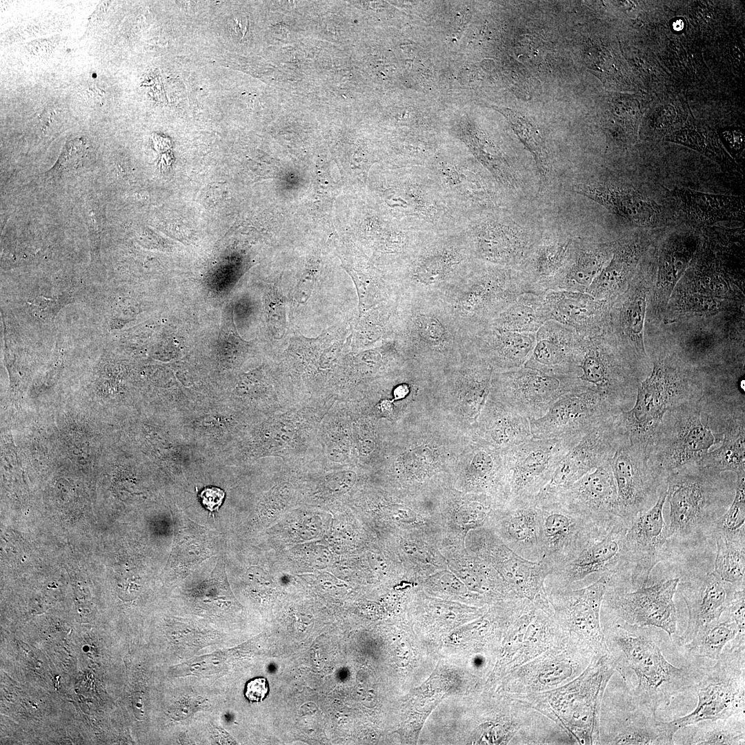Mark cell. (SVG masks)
Wrapping results in <instances>:
<instances>
[{
  "label": "cell",
  "instance_id": "cell-22",
  "mask_svg": "<svg viewBox=\"0 0 745 745\" xmlns=\"http://www.w3.org/2000/svg\"><path fill=\"white\" fill-rule=\"evenodd\" d=\"M628 526L619 519L593 537L573 559L547 576L546 592L573 589L575 583L593 574L622 573L626 568L624 541Z\"/></svg>",
  "mask_w": 745,
  "mask_h": 745
},
{
  "label": "cell",
  "instance_id": "cell-48",
  "mask_svg": "<svg viewBox=\"0 0 745 745\" xmlns=\"http://www.w3.org/2000/svg\"><path fill=\"white\" fill-rule=\"evenodd\" d=\"M499 464L497 457L490 451L483 448L475 451L467 471L473 486L481 490H495L499 479L505 482L507 486L506 477L499 476Z\"/></svg>",
  "mask_w": 745,
  "mask_h": 745
},
{
  "label": "cell",
  "instance_id": "cell-43",
  "mask_svg": "<svg viewBox=\"0 0 745 745\" xmlns=\"http://www.w3.org/2000/svg\"><path fill=\"white\" fill-rule=\"evenodd\" d=\"M507 119L515 133L533 155L540 179V186L548 182L551 163L544 138L532 121L510 109L499 110Z\"/></svg>",
  "mask_w": 745,
  "mask_h": 745
},
{
  "label": "cell",
  "instance_id": "cell-1",
  "mask_svg": "<svg viewBox=\"0 0 745 745\" xmlns=\"http://www.w3.org/2000/svg\"><path fill=\"white\" fill-rule=\"evenodd\" d=\"M602 626L616 672L621 675L628 668L637 677V686H631L628 693L633 704L656 712L693 688L700 670L692 666L678 668L668 662L648 627L611 621Z\"/></svg>",
  "mask_w": 745,
  "mask_h": 745
},
{
  "label": "cell",
  "instance_id": "cell-58",
  "mask_svg": "<svg viewBox=\"0 0 745 745\" xmlns=\"http://www.w3.org/2000/svg\"><path fill=\"white\" fill-rule=\"evenodd\" d=\"M132 705L135 716L138 719H142L144 715L143 702L141 694L136 693L132 697Z\"/></svg>",
  "mask_w": 745,
  "mask_h": 745
},
{
  "label": "cell",
  "instance_id": "cell-8",
  "mask_svg": "<svg viewBox=\"0 0 745 745\" xmlns=\"http://www.w3.org/2000/svg\"><path fill=\"white\" fill-rule=\"evenodd\" d=\"M704 397L667 411L648 453L652 468L666 481L667 475L687 464L697 463L722 435L713 432L706 415Z\"/></svg>",
  "mask_w": 745,
  "mask_h": 745
},
{
  "label": "cell",
  "instance_id": "cell-56",
  "mask_svg": "<svg viewBox=\"0 0 745 745\" xmlns=\"http://www.w3.org/2000/svg\"><path fill=\"white\" fill-rule=\"evenodd\" d=\"M356 474L352 471H343L332 475L328 484L335 490H347L355 483Z\"/></svg>",
  "mask_w": 745,
  "mask_h": 745
},
{
  "label": "cell",
  "instance_id": "cell-7",
  "mask_svg": "<svg viewBox=\"0 0 745 745\" xmlns=\"http://www.w3.org/2000/svg\"><path fill=\"white\" fill-rule=\"evenodd\" d=\"M704 396L678 368L662 359L654 361L649 375L637 388L633 407L622 411V423L632 444L648 451L664 414Z\"/></svg>",
  "mask_w": 745,
  "mask_h": 745
},
{
  "label": "cell",
  "instance_id": "cell-3",
  "mask_svg": "<svg viewBox=\"0 0 745 745\" xmlns=\"http://www.w3.org/2000/svg\"><path fill=\"white\" fill-rule=\"evenodd\" d=\"M476 261L464 228L429 234L390 272L388 282L398 296L441 299Z\"/></svg>",
  "mask_w": 745,
  "mask_h": 745
},
{
  "label": "cell",
  "instance_id": "cell-2",
  "mask_svg": "<svg viewBox=\"0 0 745 745\" xmlns=\"http://www.w3.org/2000/svg\"><path fill=\"white\" fill-rule=\"evenodd\" d=\"M615 673V662L606 653L595 656L579 676L559 688L535 693L507 694L555 721L577 744H601L602 703Z\"/></svg>",
  "mask_w": 745,
  "mask_h": 745
},
{
  "label": "cell",
  "instance_id": "cell-34",
  "mask_svg": "<svg viewBox=\"0 0 745 745\" xmlns=\"http://www.w3.org/2000/svg\"><path fill=\"white\" fill-rule=\"evenodd\" d=\"M671 197L680 212L695 226L744 220V202L741 196L712 194L686 187H676L672 190Z\"/></svg>",
  "mask_w": 745,
  "mask_h": 745
},
{
  "label": "cell",
  "instance_id": "cell-41",
  "mask_svg": "<svg viewBox=\"0 0 745 745\" xmlns=\"http://www.w3.org/2000/svg\"><path fill=\"white\" fill-rule=\"evenodd\" d=\"M494 408L485 430L496 445L507 450L533 437L527 417L507 406Z\"/></svg>",
  "mask_w": 745,
  "mask_h": 745
},
{
  "label": "cell",
  "instance_id": "cell-15",
  "mask_svg": "<svg viewBox=\"0 0 745 745\" xmlns=\"http://www.w3.org/2000/svg\"><path fill=\"white\" fill-rule=\"evenodd\" d=\"M622 410L599 392L579 386L559 397L543 416L530 420L532 436L580 440Z\"/></svg>",
  "mask_w": 745,
  "mask_h": 745
},
{
  "label": "cell",
  "instance_id": "cell-55",
  "mask_svg": "<svg viewBox=\"0 0 745 745\" xmlns=\"http://www.w3.org/2000/svg\"><path fill=\"white\" fill-rule=\"evenodd\" d=\"M349 453V446L344 438L335 437L330 439L326 447V453L328 458L336 462H341L346 459Z\"/></svg>",
  "mask_w": 745,
  "mask_h": 745
},
{
  "label": "cell",
  "instance_id": "cell-14",
  "mask_svg": "<svg viewBox=\"0 0 745 745\" xmlns=\"http://www.w3.org/2000/svg\"><path fill=\"white\" fill-rule=\"evenodd\" d=\"M622 411L586 434L562 457L549 482L535 497L538 505L555 500L582 477L611 458L627 436Z\"/></svg>",
  "mask_w": 745,
  "mask_h": 745
},
{
  "label": "cell",
  "instance_id": "cell-5",
  "mask_svg": "<svg viewBox=\"0 0 745 745\" xmlns=\"http://www.w3.org/2000/svg\"><path fill=\"white\" fill-rule=\"evenodd\" d=\"M392 337L399 353L443 361L464 354L469 339L441 299L399 296Z\"/></svg>",
  "mask_w": 745,
  "mask_h": 745
},
{
  "label": "cell",
  "instance_id": "cell-20",
  "mask_svg": "<svg viewBox=\"0 0 745 745\" xmlns=\"http://www.w3.org/2000/svg\"><path fill=\"white\" fill-rule=\"evenodd\" d=\"M595 656L568 639L511 670L501 679V688L514 695L555 689L579 676Z\"/></svg>",
  "mask_w": 745,
  "mask_h": 745
},
{
  "label": "cell",
  "instance_id": "cell-12",
  "mask_svg": "<svg viewBox=\"0 0 745 745\" xmlns=\"http://www.w3.org/2000/svg\"><path fill=\"white\" fill-rule=\"evenodd\" d=\"M666 495L665 483L655 503L630 522L624 541L626 568L615 583L626 578L633 589L644 587L655 566L670 557L668 525L663 516Z\"/></svg>",
  "mask_w": 745,
  "mask_h": 745
},
{
  "label": "cell",
  "instance_id": "cell-17",
  "mask_svg": "<svg viewBox=\"0 0 745 745\" xmlns=\"http://www.w3.org/2000/svg\"><path fill=\"white\" fill-rule=\"evenodd\" d=\"M579 441L532 437L506 450L508 501L535 499L550 480L559 461Z\"/></svg>",
  "mask_w": 745,
  "mask_h": 745
},
{
  "label": "cell",
  "instance_id": "cell-27",
  "mask_svg": "<svg viewBox=\"0 0 745 745\" xmlns=\"http://www.w3.org/2000/svg\"><path fill=\"white\" fill-rule=\"evenodd\" d=\"M573 189L632 224L655 228L666 222L663 208L630 186L609 181L591 182L576 184Z\"/></svg>",
  "mask_w": 745,
  "mask_h": 745
},
{
  "label": "cell",
  "instance_id": "cell-36",
  "mask_svg": "<svg viewBox=\"0 0 745 745\" xmlns=\"http://www.w3.org/2000/svg\"><path fill=\"white\" fill-rule=\"evenodd\" d=\"M644 246L640 237L617 241L611 258L586 292L605 301L616 295L637 263Z\"/></svg>",
  "mask_w": 745,
  "mask_h": 745
},
{
  "label": "cell",
  "instance_id": "cell-57",
  "mask_svg": "<svg viewBox=\"0 0 745 745\" xmlns=\"http://www.w3.org/2000/svg\"><path fill=\"white\" fill-rule=\"evenodd\" d=\"M723 137L727 144L735 151L741 150L744 146V135L740 130H730L723 132Z\"/></svg>",
  "mask_w": 745,
  "mask_h": 745
},
{
  "label": "cell",
  "instance_id": "cell-6",
  "mask_svg": "<svg viewBox=\"0 0 745 745\" xmlns=\"http://www.w3.org/2000/svg\"><path fill=\"white\" fill-rule=\"evenodd\" d=\"M524 292L515 269L477 260L441 299L470 339Z\"/></svg>",
  "mask_w": 745,
  "mask_h": 745
},
{
  "label": "cell",
  "instance_id": "cell-37",
  "mask_svg": "<svg viewBox=\"0 0 745 745\" xmlns=\"http://www.w3.org/2000/svg\"><path fill=\"white\" fill-rule=\"evenodd\" d=\"M568 642V636L557 622L553 613L546 612L536 606L533 617L527 626L520 650L511 663L510 672L546 651Z\"/></svg>",
  "mask_w": 745,
  "mask_h": 745
},
{
  "label": "cell",
  "instance_id": "cell-29",
  "mask_svg": "<svg viewBox=\"0 0 745 745\" xmlns=\"http://www.w3.org/2000/svg\"><path fill=\"white\" fill-rule=\"evenodd\" d=\"M557 500L575 508L600 526H610L622 519L617 486L608 461L582 477L554 501Z\"/></svg>",
  "mask_w": 745,
  "mask_h": 745
},
{
  "label": "cell",
  "instance_id": "cell-59",
  "mask_svg": "<svg viewBox=\"0 0 745 745\" xmlns=\"http://www.w3.org/2000/svg\"><path fill=\"white\" fill-rule=\"evenodd\" d=\"M673 26L674 30L679 31L680 30H682L684 27L683 21L682 20L677 19L673 23Z\"/></svg>",
  "mask_w": 745,
  "mask_h": 745
},
{
  "label": "cell",
  "instance_id": "cell-52",
  "mask_svg": "<svg viewBox=\"0 0 745 745\" xmlns=\"http://www.w3.org/2000/svg\"><path fill=\"white\" fill-rule=\"evenodd\" d=\"M745 590L744 588L735 590L733 597L726 611L728 618L733 621L739 630L745 633Z\"/></svg>",
  "mask_w": 745,
  "mask_h": 745
},
{
  "label": "cell",
  "instance_id": "cell-46",
  "mask_svg": "<svg viewBox=\"0 0 745 745\" xmlns=\"http://www.w3.org/2000/svg\"><path fill=\"white\" fill-rule=\"evenodd\" d=\"M712 534L728 540L745 542V477H737L733 501L717 519Z\"/></svg>",
  "mask_w": 745,
  "mask_h": 745
},
{
  "label": "cell",
  "instance_id": "cell-16",
  "mask_svg": "<svg viewBox=\"0 0 745 745\" xmlns=\"http://www.w3.org/2000/svg\"><path fill=\"white\" fill-rule=\"evenodd\" d=\"M538 506L540 562L548 566L550 574L573 559L593 537L617 522L600 526L560 500Z\"/></svg>",
  "mask_w": 745,
  "mask_h": 745
},
{
  "label": "cell",
  "instance_id": "cell-28",
  "mask_svg": "<svg viewBox=\"0 0 745 745\" xmlns=\"http://www.w3.org/2000/svg\"><path fill=\"white\" fill-rule=\"evenodd\" d=\"M577 244L571 239L553 238L533 246L516 269L524 292L543 295L559 290L572 261Z\"/></svg>",
  "mask_w": 745,
  "mask_h": 745
},
{
  "label": "cell",
  "instance_id": "cell-32",
  "mask_svg": "<svg viewBox=\"0 0 745 745\" xmlns=\"http://www.w3.org/2000/svg\"><path fill=\"white\" fill-rule=\"evenodd\" d=\"M548 320H554L579 335L602 330L606 320L608 301L586 292L551 290L542 295Z\"/></svg>",
  "mask_w": 745,
  "mask_h": 745
},
{
  "label": "cell",
  "instance_id": "cell-31",
  "mask_svg": "<svg viewBox=\"0 0 745 745\" xmlns=\"http://www.w3.org/2000/svg\"><path fill=\"white\" fill-rule=\"evenodd\" d=\"M535 339L534 332H513L487 324L470 338L469 344L493 371H504L524 366Z\"/></svg>",
  "mask_w": 745,
  "mask_h": 745
},
{
  "label": "cell",
  "instance_id": "cell-24",
  "mask_svg": "<svg viewBox=\"0 0 745 745\" xmlns=\"http://www.w3.org/2000/svg\"><path fill=\"white\" fill-rule=\"evenodd\" d=\"M623 705L606 692L599 718L601 744H674L678 731L671 722H661L656 712L633 704Z\"/></svg>",
  "mask_w": 745,
  "mask_h": 745
},
{
  "label": "cell",
  "instance_id": "cell-21",
  "mask_svg": "<svg viewBox=\"0 0 745 745\" xmlns=\"http://www.w3.org/2000/svg\"><path fill=\"white\" fill-rule=\"evenodd\" d=\"M608 462L617 486L619 515L629 524L655 503L666 481L649 464L646 449L632 444L627 436Z\"/></svg>",
  "mask_w": 745,
  "mask_h": 745
},
{
  "label": "cell",
  "instance_id": "cell-49",
  "mask_svg": "<svg viewBox=\"0 0 745 745\" xmlns=\"http://www.w3.org/2000/svg\"><path fill=\"white\" fill-rule=\"evenodd\" d=\"M668 139L704 153L726 171L738 170L735 163L722 149L712 143L711 140L708 141L706 136L701 134L696 128H683L671 134Z\"/></svg>",
  "mask_w": 745,
  "mask_h": 745
},
{
  "label": "cell",
  "instance_id": "cell-4",
  "mask_svg": "<svg viewBox=\"0 0 745 745\" xmlns=\"http://www.w3.org/2000/svg\"><path fill=\"white\" fill-rule=\"evenodd\" d=\"M723 473L693 463L667 475L670 541L690 542L713 533L719 513L728 504L730 489Z\"/></svg>",
  "mask_w": 745,
  "mask_h": 745
},
{
  "label": "cell",
  "instance_id": "cell-39",
  "mask_svg": "<svg viewBox=\"0 0 745 745\" xmlns=\"http://www.w3.org/2000/svg\"><path fill=\"white\" fill-rule=\"evenodd\" d=\"M698 236L692 231L670 235L664 242L659 261L658 283L668 290L674 287L697 250Z\"/></svg>",
  "mask_w": 745,
  "mask_h": 745
},
{
  "label": "cell",
  "instance_id": "cell-38",
  "mask_svg": "<svg viewBox=\"0 0 745 745\" xmlns=\"http://www.w3.org/2000/svg\"><path fill=\"white\" fill-rule=\"evenodd\" d=\"M616 243L577 245L559 290L586 292L611 258Z\"/></svg>",
  "mask_w": 745,
  "mask_h": 745
},
{
  "label": "cell",
  "instance_id": "cell-18",
  "mask_svg": "<svg viewBox=\"0 0 745 745\" xmlns=\"http://www.w3.org/2000/svg\"><path fill=\"white\" fill-rule=\"evenodd\" d=\"M679 582V578L668 579L631 592L608 587L602 608L608 612L609 621L657 627L672 639L677 622L673 598Z\"/></svg>",
  "mask_w": 745,
  "mask_h": 745
},
{
  "label": "cell",
  "instance_id": "cell-9",
  "mask_svg": "<svg viewBox=\"0 0 745 745\" xmlns=\"http://www.w3.org/2000/svg\"><path fill=\"white\" fill-rule=\"evenodd\" d=\"M711 667L699 671L693 685L695 709L671 723L677 730L709 719L744 715L745 644L730 642Z\"/></svg>",
  "mask_w": 745,
  "mask_h": 745
},
{
  "label": "cell",
  "instance_id": "cell-53",
  "mask_svg": "<svg viewBox=\"0 0 745 745\" xmlns=\"http://www.w3.org/2000/svg\"><path fill=\"white\" fill-rule=\"evenodd\" d=\"M268 692L267 680L264 677H255L247 682L244 695L251 702H261Z\"/></svg>",
  "mask_w": 745,
  "mask_h": 745
},
{
  "label": "cell",
  "instance_id": "cell-25",
  "mask_svg": "<svg viewBox=\"0 0 745 745\" xmlns=\"http://www.w3.org/2000/svg\"><path fill=\"white\" fill-rule=\"evenodd\" d=\"M481 536L479 552L495 566L516 597L527 599L537 607L552 613L545 587L546 578L551 573L548 566L542 562L522 557L490 534Z\"/></svg>",
  "mask_w": 745,
  "mask_h": 745
},
{
  "label": "cell",
  "instance_id": "cell-54",
  "mask_svg": "<svg viewBox=\"0 0 745 745\" xmlns=\"http://www.w3.org/2000/svg\"><path fill=\"white\" fill-rule=\"evenodd\" d=\"M224 496V491L216 486L206 487L199 495L203 506L212 512L218 510L222 504Z\"/></svg>",
  "mask_w": 745,
  "mask_h": 745
},
{
  "label": "cell",
  "instance_id": "cell-23",
  "mask_svg": "<svg viewBox=\"0 0 745 745\" xmlns=\"http://www.w3.org/2000/svg\"><path fill=\"white\" fill-rule=\"evenodd\" d=\"M495 212L470 220L464 230L476 260L516 269L535 241L524 228Z\"/></svg>",
  "mask_w": 745,
  "mask_h": 745
},
{
  "label": "cell",
  "instance_id": "cell-40",
  "mask_svg": "<svg viewBox=\"0 0 745 745\" xmlns=\"http://www.w3.org/2000/svg\"><path fill=\"white\" fill-rule=\"evenodd\" d=\"M547 320L542 295L524 292L488 324L513 332L536 333Z\"/></svg>",
  "mask_w": 745,
  "mask_h": 745
},
{
  "label": "cell",
  "instance_id": "cell-10",
  "mask_svg": "<svg viewBox=\"0 0 745 745\" xmlns=\"http://www.w3.org/2000/svg\"><path fill=\"white\" fill-rule=\"evenodd\" d=\"M601 330L579 335L575 377L582 386L599 392L624 410L635 397L633 369L624 353Z\"/></svg>",
  "mask_w": 745,
  "mask_h": 745
},
{
  "label": "cell",
  "instance_id": "cell-33",
  "mask_svg": "<svg viewBox=\"0 0 745 745\" xmlns=\"http://www.w3.org/2000/svg\"><path fill=\"white\" fill-rule=\"evenodd\" d=\"M495 518L506 546L522 557L540 562L539 506L535 499H510Z\"/></svg>",
  "mask_w": 745,
  "mask_h": 745
},
{
  "label": "cell",
  "instance_id": "cell-42",
  "mask_svg": "<svg viewBox=\"0 0 745 745\" xmlns=\"http://www.w3.org/2000/svg\"><path fill=\"white\" fill-rule=\"evenodd\" d=\"M735 638L745 639V633L730 618L713 622L700 628L684 646L691 655L717 660L726 645Z\"/></svg>",
  "mask_w": 745,
  "mask_h": 745
},
{
  "label": "cell",
  "instance_id": "cell-47",
  "mask_svg": "<svg viewBox=\"0 0 745 745\" xmlns=\"http://www.w3.org/2000/svg\"><path fill=\"white\" fill-rule=\"evenodd\" d=\"M646 292L644 290L634 292L626 300L618 311L619 324L623 332L644 354L643 330L646 305Z\"/></svg>",
  "mask_w": 745,
  "mask_h": 745
},
{
  "label": "cell",
  "instance_id": "cell-51",
  "mask_svg": "<svg viewBox=\"0 0 745 745\" xmlns=\"http://www.w3.org/2000/svg\"><path fill=\"white\" fill-rule=\"evenodd\" d=\"M87 152L86 143L81 138L68 141L54 163L46 173L50 179H58L80 167Z\"/></svg>",
  "mask_w": 745,
  "mask_h": 745
},
{
  "label": "cell",
  "instance_id": "cell-30",
  "mask_svg": "<svg viewBox=\"0 0 745 745\" xmlns=\"http://www.w3.org/2000/svg\"><path fill=\"white\" fill-rule=\"evenodd\" d=\"M580 335L554 320H547L536 332L534 348L524 367L554 375L575 377Z\"/></svg>",
  "mask_w": 745,
  "mask_h": 745
},
{
  "label": "cell",
  "instance_id": "cell-13",
  "mask_svg": "<svg viewBox=\"0 0 745 745\" xmlns=\"http://www.w3.org/2000/svg\"><path fill=\"white\" fill-rule=\"evenodd\" d=\"M612 574L590 585L547 593L557 622L568 639L595 655L609 653L601 623V608Z\"/></svg>",
  "mask_w": 745,
  "mask_h": 745
},
{
  "label": "cell",
  "instance_id": "cell-50",
  "mask_svg": "<svg viewBox=\"0 0 745 745\" xmlns=\"http://www.w3.org/2000/svg\"><path fill=\"white\" fill-rule=\"evenodd\" d=\"M82 212L89 235L92 256H97L106 225L105 208L97 198L88 196L84 199Z\"/></svg>",
  "mask_w": 745,
  "mask_h": 745
},
{
  "label": "cell",
  "instance_id": "cell-19",
  "mask_svg": "<svg viewBox=\"0 0 745 745\" xmlns=\"http://www.w3.org/2000/svg\"><path fill=\"white\" fill-rule=\"evenodd\" d=\"M490 385L506 406L529 420L543 416L559 397L582 386L575 376L554 375L524 366L493 371Z\"/></svg>",
  "mask_w": 745,
  "mask_h": 745
},
{
  "label": "cell",
  "instance_id": "cell-11",
  "mask_svg": "<svg viewBox=\"0 0 745 745\" xmlns=\"http://www.w3.org/2000/svg\"><path fill=\"white\" fill-rule=\"evenodd\" d=\"M450 206L466 223L501 206L497 183L483 168L467 160L436 157L426 166Z\"/></svg>",
  "mask_w": 745,
  "mask_h": 745
},
{
  "label": "cell",
  "instance_id": "cell-44",
  "mask_svg": "<svg viewBox=\"0 0 745 745\" xmlns=\"http://www.w3.org/2000/svg\"><path fill=\"white\" fill-rule=\"evenodd\" d=\"M694 732L685 744H744V715L704 720L693 725Z\"/></svg>",
  "mask_w": 745,
  "mask_h": 745
},
{
  "label": "cell",
  "instance_id": "cell-45",
  "mask_svg": "<svg viewBox=\"0 0 745 745\" xmlns=\"http://www.w3.org/2000/svg\"><path fill=\"white\" fill-rule=\"evenodd\" d=\"M714 537L717 550L713 572L724 581L744 588L745 542L728 540L719 535Z\"/></svg>",
  "mask_w": 745,
  "mask_h": 745
},
{
  "label": "cell",
  "instance_id": "cell-26",
  "mask_svg": "<svg viewBox=\"0 0 745 745\" xmlns=\"http://www.w3.org/2000/svg\"><path fill=\"white\" fill-rule=\"evenodd\" d=\"M677 587L688 612L686 628L679 637L682 646L688 644L700 628L719 620L735 590L743 588L724 581L714 572L679 582Z\"/></svg>",
  "mask_w": 745,
  "mask_h": 745
},
{
  "label": "cell",
  "instance_id": "cell-35",
  "mask_svg": "<svg viewBox=\"0 0 745 745\" xmlns=\"http://www.w3.org/2000/svg\"><path fill=\"white\" fill-rule=\"evenodd\" d=\"M722 426L715 433L722 435L721 445L708 451L697 464L718 472H733L745 477L744 402L728 406Z\"/></svg>",
  "mask_w": 745,
  "mask_h": 745
}]
</instances>
